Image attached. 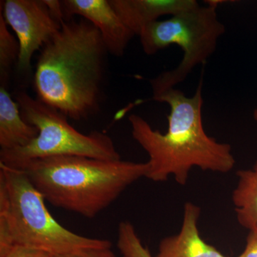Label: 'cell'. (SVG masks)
Listing matches in <instances>:
<instances>
[{
	"instance_id": "cell-4",
	"label": "cell",
	"mask_w": 257,
	"mask_h": 257,
	"mask_svg": "<svg viewBox=\"0 0 257 257\" xmlns=\"http://www.w3.org/2000/svg\"><path fill=\"white\" fill-rule=\"evenodd\" d=\"M45 201L25 171L0 164V252L15 245L52 255L112 246L108 240L81 236L64 227Z\"/></svg>"
},
{
	"instance_id": "cell-12",
	"label": "cell",
	"mask_w": 257,
	"mask_h": 257,
	"mask_svg": "<svg viewBox=\"0 0 257 257\" xmlns=\"http://www.w3.org/2000/svg\"><path fill=\"white\" fill-rule=\"evenodd\" d=\"M236 176L231 197L236 219L248 231L257 229V161L251 168L237 171Z\"/></svg>"
},
{
	"instance_id": "cell-6",
	"label": "cell",
	"mask_w": 257,
	"mask_h": 257,
	"mask_svg": "<svg viewBox=\"0 0 257 257\" xmlns=\"http://www.w3.org/2000/svg\"><path fill=\"white\" fill-rule=\"evenodd\" d=\"M15 99L24 120L38 130V136L27 146L1 150L2 165L20 169L31 160L60 156L121 160L112 139L106 133H79L69 124L65 115L24 91H18Z\"/></svg>"
},
{
	"instance_id": "cell-13",
	"label": "cell",
	"mask_w": 257,
	"mask_h": 257,
	"mask_svg": "<svg viewBox=\"0 0 257 257\" xmlns=\"http://www.w3.org/2000/svg\"><path fill=\"white\" fill-rule=\"evenodd\" d=\"M20 47L18 38L10 32L8 25L0 14V83L7 87L13 67L18 66Z\"/></svg>"
},
{
	"instance_id": "cell-14",
	"label": "cell",
	"mask_w": 257,
	"mask_h": 257,
	"mask_svg": "<svg viewBox=\"0 0 257 257\" xmlns=\"http://www.w3.org/2000/svg\"><path fill=\"white\" fill-rule=\"evenodd\" d=\"M116 246L122 257H154L149 248L144 246L135 226L128 221L119 223Z\"/></svg>"
},
{
	"instance_id": "cell-1",
	"label": "cell",
	"mask_w": 257,
	"mask_h": 257,
	"mask_svg": "<svg viewBox=\"0 0 257 257\" xmlns=\"http://www.w3.org/2000/svg\"><path fill=\"white\" fill-rule=\"evenodd\" d=\"M202 84L201 79L191 97L175 88L152 95L153 100L170 106L166 133L153 130L140 115L128 116L134 140L149 156L145 178L162 182L173 176L177 183L185 185L194 167L224 174L234 169L231 145L219 143L204 130Z\"/></svg>"
},
{
	"instance_id": "cell-18",
	"label": "cell",
	"mask_w": 257,
	"mask_h": 257,
	"mask_svg": "<svg viewBox=\"0 0 257 257\" xmlns=\"http://www.w3.org/2000/svg\"><path fill=\"white\" fill-rule=\"evenodd\" d=\"M253 119H254L255 121H257V108L256 109H255L254 111H253Z\"/></svg>"
},
{
	"instance_id": "cell-9",
	"label": "cell",
	"mask_w": 257,
	"mask_h": 257,
	"mask_svg": "<svg viewBox=\"0 0 257 257\" xmlns=\"http://www.w3.org/2000/svg\"><path fill=\"white\" fill-rule=\"evenodd\" d=\"M200 212L196 204L186 203L180 231L162 239L154 257H227L202 239L198 227Z\"/></svg>"
},
{
	"instance_id": "cell-10",
	"label": "cell",
	"mask_w": 257,
	"mask_h": 257,
	"mask_svg": "<svg viewBox=\"0 0 257 257\" xmlns=\"http://www.w3.org/2000/svg\"><path fill=\"white\" fill-rule=\"evenodd\" d=\"M111 6L135 35L160 17H171L197 8L196 0H109Z\"/></svg>"
},
{
	"instance_id": "cell-3",
	"label": "cell",
	"mask_w": 257,
	"mask_h": 257,
	"mask_svg": "<svg viewBox=\"0 0 257 257\" xmlns=\"http://www.w3.org/2000/svg\"><path fill=\"white\" fill-rule=\"evenodd\" d=\"M148 162L60 156L30 161L25 171L47 202L87 218L95 217L138 179Z\"/></svg>"
},
{
	"instance_id": "cell-15",
	"label": "cell",
	"mask_w": 257,
	"mask_h": 257,
	"mask_svg": "<svg viewBox=\"0 0 257 257\" xmlns=\"http://www.w3.org/2000/svg\"><path fill=\"white\" fill-rule=\"evenodd\" d=\"M0 257H53V255L35 248L15 245L0 253Z\"/></svg>"
},
{
	"instance_id": "cell-7",
	"label": "cell",
	"mask_w": 257,
	"mask_h": 257,
	"mask_svg": "<svg viewBox=\"0 0 257 257\" xmlns=\"http://www.w3.org/2000/svg\"><path fill=\"white\" fill-rule=\"evenodd\" d=\"M1 14L20 43L18 72L27 75L31 72L34 54L60 31L62 23L54 18L45 0L1 2Z\"/></svg>"
},
{
	"instance_id": "cell-8",
	"label": "cell",
	"mask_w": 257,
	"mask_h": 257,
	"mask_svg": "<svg viewBox=\"0 0 257 257\" xmlns=\"http://www.w3.org/2000/svg\"><path fill=\"white\" fill-rule=\"evenodd\" d=\"M66 20L79 15L100 32L106 50L115 57L124 55L135 36L116 14L109 0H63Z\"/></svg>"
},
{
	"instance_id": "cell-11",
	"label": "cell",
	"mask_w": 257,
	"mask_h": 257,
	"mask_svg": "<svg viewBox=\"0 0 257 257\" xmlns=\"http://www.w3.org/2000/svg\"><path fill=\"white\" fill-rule=\"evenodd\" d=\"M35 126L24 120L17 101L7 87H0V147L10 150L27 146L38 136Z\"/></svg>"
},
{
	"instance_id": "cell-16",
	"label": "cell",
	"mask_w": 257,
	"mask_h": 257,
	"mask_svg": "<svg viewBox=\"0 0 257 257\" xmlns=\"http://www.w3.org/2000/svg\"><path fill=\"white\" fill-rule=\"evenodd\" d=\"M53 257H116L111 246L88 248L65 254L53 255Z\"/></svg>"
},
{
	"instance_id": "cell-5",
	"label": "cell",
	"mask_w": 257,
	"mask_h": 257,
	"mask_svg": "<svg viewBox=\"0 0 257 257\" xmlns=\"http://www.w3.org/2000/svg\"><path fill=\"white\" fill-rule=\"evenodd\" d=\"M217 8L206 5L149 24L140 32L144 52L153 55L172 45L183 51L180 63L150 80L152 95L173 89L182 83L197 66L206 63L214 53L219 38L226 32Z\"/></svg>"
},
{
	"instance_id": "cell-2",
	"label": "cell",
	"mask_w": 257,
	"mask_h": 257,
	"mask_svg": "<svg viewBox=\"0 0 257 257\" xmlns=\"http://www.w3.org/2000/svg\"><path fill=\"white\" fill-rule=\"evenodd\" d=\"M108 53L90 22L64 20L39 55L34 77L37 99L67 118L87 119L99 109Z\"/></svg>"
},
{
	"instance_id": "cell-17",
	"label": "cell",
	"mask_w": 257,
	"mask_h": 257,
	"mask_svg": "<svg viewBox=\"0 0 257 257\" xmlns=\"http://www.w3.org/2000/svg\"><path fill=\"white\" fill-rule=\"evenodd\" d=\"M237 257H257V229L249 231L244 250Z\"/></svg>"
}]
</instances>
